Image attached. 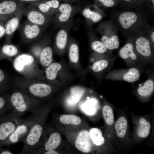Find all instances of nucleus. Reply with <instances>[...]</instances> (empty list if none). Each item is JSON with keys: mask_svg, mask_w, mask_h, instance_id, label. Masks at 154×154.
Instances as JSON below:
<instances>
[{"mask_svg": "<svg viewBox=\"0 0 154 154\" xmlns=\"http://www.w3.org/2000/svg\"><path fill=\"white\" fill-rule=\"evenodd\" d=\"M45 109L38 106L31 110L32 122L30 130L23 141L24 145L21 153H29L38 146L43 131V125Z\"/></svg>", "mask_w": 154, "mask_h": 154, "instance_id": "f257e3e1", "label": "nucleus"}, {"mask_svg": "<svg viewBox=\"0 0 154 154\" xmlns=\"http://www.w3.org/2000/svg\"><path fill=\"white\" fill-rule=\"evenodd\" d=\"M10 111L21 117L39 106V102L21 90H15L9 94Z\"/></svg>", "mask_w": 154, "mask_h": 154, "instance_id": "f03ea898", "label": "nucleus"}, {"mask_svg": "<svg viewBox=\"0 0 154 154\" xmlns=\"http://www.w3.org/2000/svg\"><path fill=\"white\" fill-rule=\"evenodd\" d=\"M23 119L11 112L0 119V147Z\"/></svg>", "mask_w": 154, "mask_h": 154, "instance_id": "7ed1b4c3", "label": "nucleus"}, {"mask_svg": "<svg viewBox=\"0 0 154 154\" xmlns=\"http://www.w3.org/2000/svg\"><path fill=\"white\" fill-rule=\"evenodd\" d=\"M78 10L77 7L68 3L60 4L52 20L55 26L61 28L70 24L73 16Z\"/></svg>", "mask_w": 154, "mask_h": 154, "instance_id": "20e7f679", "label": "nucleus"}, {"mask_svg": "<svg viewBox=\"0 0 154 154\" xmlns=\"http://www.w3.org/2000/svg\"><path fill=\"white\" fill-rule=\"evenodd\" d=\"M21 12L30 22L44 27L53 20L52 16L42 12L31 5L26 7H24Z\"/></svg>", "mask_w": 154, "mask_h": 154, "instance_id": "39448f33", "label": "nucleus"}, {"mask_svg": "<svg viewBox=\"0 0 154 154\" xmlns=\"http://www.w3.org/2000/svg\"><path fill=\"white\" fill-rule=\"evenodd\" d=\"M32 122L30 117L24 119L4 143L3 146H9L14 143L23 141L28 133Z\"/></svg>", "mask_w": 154, "mask_h": 154, "instance_id": "423d86ee", "label": "nucleus"}, {"mask_svg": "<svg viewBox=\"0 0 154 154\" xmlns=\"http://www.w3.org/2000/svg\"><path fill=\"white\" fill-rule=\"evenodd\" d=\"M18 0H5L0 3V20L5 23L21 11L24 7Z\"/></svg>", "mask_w": 154, "mask_h": 154, "instance_id": "0eeeda50", "label": "nucleus"}, {"mask_svg": "<svg viewBox=\"0 0 154 154\" xmlns=\"http://www.w3.org/2000/svg\"><path fill=\"white\" fill-rule=\"evenodd\" d=\"M151 40L146 36L141 35L135 39L134 46L140 59L147 61L153 57V52Z\"/></svg>", "mask_w": 154, "mask_h": 154, "instance_id": "6e6552de", "label": "nucleus"}, {"mask_svg": "<svg viewBox=\"0 0 154 154\" xmlns=\"http://www.w3.org/2000/svg\"><path fill=\"white\" fill-rule=\"evenodd\" d=\"M100 34L101 40L108 50H113L118 48L119 45V38L114 31L109 29V27L105 23L100 24L98 28Z\"/></svg>", "mask_w": 154, "mask_h": 154, "instance_id": "1a4fd4ad", "label": "nucleus"}, {"mask_svg": "<svg viewBox=\"0 0 154 154\" xmlns=\"http://www.w3.org/2000/svg\"><path fill=\"white\" fill-rule=\"evenodd\" d=\"M140 75V72L138 68L132 67L125 70L113 71L108 75L107 78L110 79L123 80L133 83L139 79Z\"/></svg>", "mask_w": 154, "mask_h": 154, "instance_id": "9d476101", "label": "nucleus"}, {"mask_svg": "<svg viewBox=\"0 0 154 154\" xmlns=\"http://www.w3.org/2000/svg\"><path fill=\"white\" fill-rule=\"evenodd\" d=\"M45 28L27 20L23 23L21 28L22 38L26 42L33 41L40 36Z\"/></svg>", "mask_w": 154, "mask_h": 154, "instance_id": "9b49d317", "label": "nucleus"}, {"mask_svg": "<svg viewBox=\"0 0 154 154\" xmlns=\"http://www.w3.org/2000/svg\"><path fill=\"white\" fill-rule=\"evenodd\" d=\"M24 91L33 98H45L49 96L52 92V88L49 85L45 83H36L28 86L27 88L19 89Z\"/></svg>", "mask_w": 154, "mask_h": 154, "instance_id": "f8f14e48", "label": "nucleus"}, {"mask_svg": "<svg viewBox=\"0 0 154 154\" xmlns=\"http://www.w3.org/2000/svg\"><path fill=\"white\" fill-rule=\"evenodd\" d=\"M82 14L88 27L101 21L103 15L102 11L95 4L86 6L82 10Z\"/></svg>", "mask_w": 154, "mask_h": 154, "instance_id": "ddd939ff", "label": "nucleus"}, {"mask_svg": "<svg viewBox=\"0 0 154 154\" xmlns=\"http://www.w3.org/2000/svg\"><path fill=\"white\" fill-rule=\"evenodd\" d=\"M119 55L130 66L136 64L140 61L135 50L133 43L131 42L127 43L120 49Z\"/></svg>", "mask_w": 154, "mask_h": 154, "instance_id": "4468645a", "label": "nucleus"}, {"mask_svg": "<svg viewBox=\"0 0 154 154\" xmlns=\"http://www.w3.org/2000/svg\"><path fill=\"white\" fill-rule=\"evenodd\" d=\"M93 143L89 132L86 130H83L80 132L75 141L76 148L85 153H89L91 151Z\"/></svg>", "mask_w": 154, "mask_h": 154, "instance_id": "2eb2a0df", "label": "nucleus"}, {"mask_svg": "<svg viewBox=\"0 0 154 154\" xmlns=\"http://www.w3.org/2000/svg\"><path fill=\"white\" fill-rule=\"evenodd\" d=\"M70 24L61 28L55 36L54 47L57 51L60 53H63L66 48Z\"/></svg>", "mask_w": 154, "mask_h": 154, "instance_id": "dca6fc26", "label": "nucleus"}, {"mask_svg": "<svg viewBox=\"0 0 154 154\" xmlns=\"http://www.w3.org/2000/svg\"><path fill=\"white\" fill-rule=\"evenodd\" d=\"M60 1V0H44L30 3V4L42 12L52 16L59 7Z\"/></svg>", "mask_w": 154, "mask_h": 154, "instance_id": "f3484780", "label": "nucleus"}, {"mask_svg": "<svg viewBox=\"0 0 154 154\" xmlns=\"http://www.w3.org/2000/svg\"><path fill=\"white\" fill-rule=\"evenodd\" d=\"M21 12L5 23V33L4 36L5 38V42H10L14 33L19 26L23 16Z\"/></svg>", "mask_w": 154, "mask_h": 154, "instance_id": "a211bd4d", "label": "nucleus"}, {"mask_svg": "<svg viewBox=\"0 0 154 154\" xmlns=\"http://www.w3.org/2000/svg\"><path fill=\"white\" fill-rule=\"evenodd\" d=\"M139 17L137 14L131 11H125L120 13L118 17L119 23L124 30L130 29L137 23Z\"/></svg>", "mask_w": 154, "mask_h": 154, "instance_id": "6ab92c4d", "label": "nucleus"}, {"mask_svg": "<svg viewBox=\"0 0 154 154\" xmlns=\"http://www.w3.org/2000/svg\"><path fill=\"white\" fill-rule=\"evenodd\" d=\"M34 58L33 56L28 54H22L15 58L13 65L17 71L22 72L27 68L31 66L34 63Z\"/></svg>", "mask_w": 154, "mask_h": 154, "instance_id": "aec40b11", "label": "nucleus"}, {"mask_svg": "<svg viewBox=\"0 0 154 154\" xmlns=\"http://www.w3.org/2000/svg\"><path fill=\"white\" fill-rule=\"evenodd\" d=\"M63 66L59 63H52L46 67L45 74L47 79L53 81L56 80L58 76H60L63 71Z\"/></svg>", "mask_w": 154, "mask_h": 154, "instance_id": "412c9836", "label": "nucleus"}, {"mask_svg": "<svg viewBox=\"0 0 154 154\" xmlns=\"http://www.w3.org/2000/svg\"><path fill=\"white\" fill-rule=\"evenodd\" d=\"M19 52L18 49L16 46L10 42H5L0 49V60L15 56Z\"/></svg>", "mask_w": 154, "mask_h": 154, "instance_id": "4be33fe9", "label": "nucleus"}, {"mask_svg": "<svg viewBox=\"0 0 154 154\" xmlns=\"http://www.w3.org/2000/svg\"><path fill=\"white\" fill-rule=\"evenodd\" d=\"M61 141L60 135L56 132H53L45 142L43 146L44 148L46 151L55 150L59 146Z\"/></svg>", "mask_w": 154, "mask_h": 154, "instance_id": "5701e85b", "label": "nucleus"}, {"mask_svg": "<svg viewBox=\"0 0 154 154\" xmlns=\"http://www.w3.org/2000/svg\"><path fill=\"white\" fill-rule=\"evenodd\" d=\"M41 65L47 67L52 63L53 60V50L49 46H44L39 56Z\"/></svg>", "mask_w": 154, "mask_h": 154, "instance_id": "b1692460", "label": "nucleus"}, {"mask_svg": "<svg viewBox=\"0 0 154 154\" xmlns=\"http://www.w3.org/2000/svg\"><path fill=\"white\" fill-rule=\"evenodd\" d=\"M89 36L90 38L91 46L95 53L99 55H103L108 51L104 43L101 41L94 38L92 32L89 33Z\"/></svg>", "mask_w": 154, "mask_h": 154, "instance_id": "393cba45", "label": "nucleus"}, {"mask_svg": "<svg viewBox=\"0 0 154 154\" xmlns=\"http://www.w3.org/2000/svg\"><path fill=\"white\" fill-rule=\"evenodd\" d=\"M154 83L153 79L149 78L147 80L138 88L139 94L143 97L151 95L154 91Z\"/></svg>", "mask_w": 154, "mask_h": 154, "instance_id": "a878e982", "label": "nucleus"}, {"mask_svg": "<svg viewBox=\"0 0 154 154\" xmlns=\"http://www.w3.org/2000/svg\"><path fill=\"white\" fill-rule=\"evenodd\" d=\"M68 57L70 62L77 64L79 59V48L77 44L72 40L70 42L68 49Z\"/></svg>", "mask_w": 154, "mask_h": 154, "instance_id": "bb28decb", "label": "nucleus"}, {"mask_svg": "<svg viewBox=\"0 0 154 154\" xmlns=\"http://www.w3.org/2000/svg\"><path fill=\"white\" fill-rule=\"evenodd\" d=\"M127 126V122L126 118L121 116L117 121L115 124V128L117 136L119 138L124 137Z\"/></svg>", "mask_w": 154, "mask_h": 154, "instance_id": "cd10ccee", "label": "nucleus"}, {"mask_svg": "<svg viewBox=\"0 0 154 154\" xmlns=\"http://www.w3.org/2000/svg\"><path fill=\"white\" fill-rule=\"evenodd\" d=\"M11 112L9 102V94H0V119Z\"/></svg>", "mask_w": 154, "mask_h": 154, "instance_id": "c85d7f7f", "label": "nucleus"}, {"mask_svg": "<svg viewBox=\"0 0 154 154\" xmlns=\"http://www.w3.org/2000/svg\"><path fill=\"white\" fill-rule=\"evenodd\" d=\"M140 124L137 133L138 136L141 138H146L149 135L151 129L150 123L145 119L142 118L139 120Z\"/></svg>", "mask_w": 154, "mask_h": 154, "instance_id": "c756f323", "label": "nucleus"}, {"mask_svg": "<svg viewBox=\"0 0 154 154\" xmlns=\"http://www.w3.org/2000/svg\"><path fill=\"white\" fill-rule=\"evenodd\" d=\"M90 137L94 143L98 146L102 145L105 139L102 135L101 131L97 128H91L89 132Z\"/></svg>", "mask_w": 154, "mask_h": 154, "instance_id": "7c9ffc66", "label": "nucleus"}, {"mask_svg": "<svg viewBox=\"0 0 154 154\" xmlns=\"http://www.w3.org/2000/svg\"><path fill=\"white\" fill-rule=\"evenodd\" d=\"M59 120L64 125H77L81 122V120L79 117L70 114L62 115L59 118Z\"/></svg>", "mask_w": 154, "mask_h": 154, "instance_id": "2f4dec72", "label": "nucleus"}, {"mask_svg": "<svg viewBox=\"0 0 154 154\" xmlns=\"http://www.w3.org/2000/svg\"><path fill=\"white\" fill-rule=\"evenodd\" d=\"M109 64V61L107 59H100L95 61L93 63L91 69L94 72H99L107 68Z\"/></svg>", "mask_w": 154, "mask_h": 154, "instance_id": "473e14b6", "label": "nucleus"}, {"mask_svg": "<svg viewBox=\"0 0 154 154\" xmlns=\"http://www.w3.org/2000/svg\"><path fill=\"white\" fill-rule=\"evenodd\" d=\"M102 114L106 123L112 125L114 122V115L112 109L108 105L104 106L102 109Z\"/></svg>", "mask_w": 154, "mask_h": 154, "instance_id": "72a5a7b5", "label": "nucleus"}, {"mask_svg": "<svg viewBox=\"0 0 154 154\" xmlns=\"http://www.w3.org/2000/svg\"><path fill=\"white\" fill-rule=\"evenodd\" d=\"M7 80L5 72L0 68V94L5 92L8 88Z\"/></svg>", "mask_w": 154, "mask_h": 154, "instance_id": "f704fd0d", "label": "nucleus"}, {"mask_svg": "<svg viewBox=\"0 0 154 154\" xmlns=\"http://www.w3.org/2000/svg\"><path fill=\"white\" fill-rule=\"evenodd\" d=\"M118 0H94L95 4L98 6L112 7L116 4Z\"/></svg>", "mask_w": 154, "mask_h": 154, "instance_id": "c9c22d12", "label": "nucleus"}, {"mask_svg": "<svg viewBox=\"0 0 154 154\" xmlns=\"http://www.w3.org/2000/svg\"><path fill=\"white\" fill-rule=\"evenodd\" d=\"M85 111L89 114H92L95 110V106L92 104L90 103L85 107Z\"/></svg>", "mask_w": 154, "mask_h": 154, "instance_id": "e433bc0d", "label": "nucleus"}, {"mask_svg": "<svg viewBox=\"0 0 154 154\" xmlns=\"http://www.w3.org/2000/svg\"><path fill=\"white\" fill-rule=\"evenodd\" d=\"M5 33V23L0 20V40Z\"/></svg>", "mask_w": 154, "mask_h": 154, "instance_id": "4c0bfd02", "label": "nucleus"}, {"mask_svg": "<svg viewBox=\"0 0 154 154\" xmlns=\"http://www.w3.org/2000/svg\"><path fill=\"white\" fill-rule=\"evenodd\" d=\"M13 153L7 149L0 147V154H12Z\"/></svg>", "mask_w": 154, "mask_h": 154, "instance_id": "58836bf2", "label": "nucleus"}, {"mask_svg": "<svg viewBox=\"0 0 154 154\" xmlns=\"http://www.w3.org/2000/svg\"><path fill=\"white\" fill-rule=\"evenodd\" d=\"M44 154H58L59 153L55 150L46 151L44 153Z\"/></svg>", "mask_w": 154, "mask_h": 154, "instance_id": "ea45409f", "label": "nucleus"}, {"mask_svg": "<svg viewBox=\"0 0 154 154\" xmlns=\"http://www.w3.org/2000/svg\"><path fill=\"white\" fill-rule=\"evenodd\" d=\"M19 1L21 2H29L30 3L40 1L44 0H18Z\"/></svg>", "mask_w": 154, "mask_h": 154, "instance_id": "a19ab883", "label": "nucleus"}, {"mask_svg": "<svg viewBox=\"0 0 154 154\" xmlns=\"http://www.w3.org/2000/svg\"><path fill=\"white\" fill-rule=\"evenodd\" d=\"M150 38L151 42L154 44V32L153 31L150 34Z\"/></svg>", "mask_w": 154, "mask_h": 154, "instance_id": "79ce46f5", "label": "nucleus"}, {"mask_svg": "<svg viewBox=\"0 0 154 154\" xmlns=\"http://www.w3.org/2000/svg\"><path fill=\"white\" fill-rule=\"evenodd\" d=\"M121 1L127 3H133L135 1V0H121Z\"/></svg>", "mask_w": 154, "mask_h": 154, "instance_id": "37998d69", "label": "nucleus"}, {"mask_svg": "<svg viewBox=\"0 0 154 154\" xmlns=\"http://www.w3.org/2000/svg\"><path fill=\"white\" fill-rule=\"evenodd\" d=\"M60 1H62L67 2H74L78 1V0H60Z\"/></svg>", "mask_w": 154, "mask_h": 154, "instance_id": "c03bdc74", "label": "nucleus"}, {"mask_svg": "<svg viewBox=\"0 0 154 154\" xmlns=\"http://www.w3.org/2000/svg\"><path fill=\"white\" fill-rule=\"evenodd\" d=\"M152 3V5L153 6L154 5V0H150Z\"/></svg>", "mask_w": 154, "mask_h": 154, "instance_id": "a18cd8bd", "label": "nucleus"}, {"mask_svg": "<svg viewBox=\"0 0 154 154\" xmlns=\"http://www.w3.org/2000/svg\"><path fill=\"white\" fill-rule=\"evenodd\" d=\"M135 1H141L142 0H135Z\"/></svg>", "mask_w": 154, "mask_h": 154, "instance_id": "49530a36", "label": "nucleus"}]
</instances>
